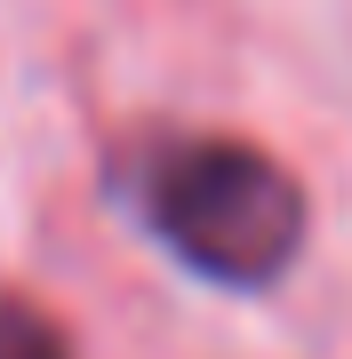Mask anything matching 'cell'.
I'll list each match as a JSON object with an SVG mask.
<instances>
[{"label":"cell","instance_id":"cell-1","mask_svg":"<svg viewBox=\"0 0 352 359\" xmlns=\"http://www.w3.org/2000/svg\"><path fill=\"white\" fill-rule=\"evenodd\" d=\"M112 192L160 256L224 295H273L313 240V200L296 168L216 128L136 136L112 168Z\"/></svg>","mask_w":352,"mask_h":359},{"label":"cell","instance_id":"cell-2","mask_svg":"<svg viewBox=\"0 0 352 359\" xmlns=\"http://www.w3.org/2000/svg\"><path fill=\"white\" fill-rule=\"evenodd\" d=\"M0 359H72V344H65V327H56L32 295L0 287Z\"/></svg>","mask_w":352,"mask_h":359}]
</instances>
